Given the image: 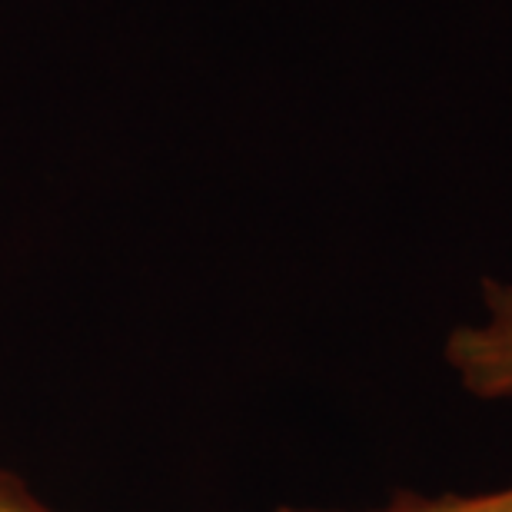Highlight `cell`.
<instances>
[{"mask_svg":"<svg viewBox=\"0 0 512 512\" xmlns=\"http://www.w3.org/2000/svg\"><path fill=\"white\" fill-rule=\"evenodd\" d=\"M280 512H310V509H280ZM363 512H512V483L499 489H486V493H443V496L399 493L386 506L363 509Z\"/></svg>","mask_w":512,"mask_h":512,"instance_id":"cell-2","label":"cell"},{"mask_svg":"<svg viewBox=\"0 0 512 512\" xmlns=\"http://www.w3.org/2000/svg\"><path fill=\"white\" fill-rule=\"evenodd\" d=\"M443 356L469 396L512 403V280H483L479 313L449 330Z\"/></svg>","mask_w":512,"mask_h":512,"instance_id":"cell-1","label":"cell"},{"mask_svg":"<svg viewBox=\"0 0 512 512\" xmlns=\"http://www.w3.org/2000/svg\"><path fill=\"white\" fill-rule=\"evenodd\" d=\"M0 512H57V509L40 503L24 479L0 469Z\"/></svg>","mask_w":512,"mask_h":512,"instance_id":"cell-3","label":"cell"}]
</instances>
